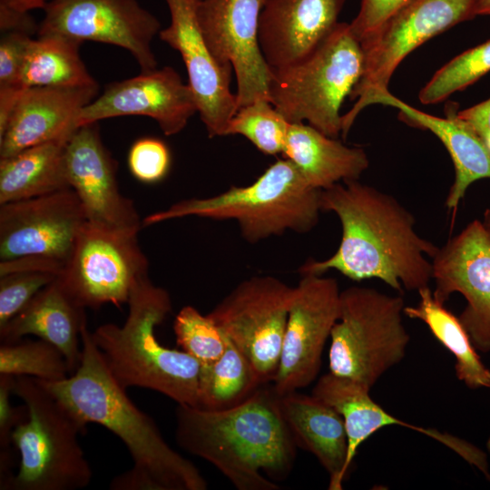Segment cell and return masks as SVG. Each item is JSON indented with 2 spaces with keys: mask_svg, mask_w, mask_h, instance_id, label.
Instances as JSON below:
<instances>
[{
  "mask_svg": "<svg viewBox=\"0 0 490 490\" xmlns=\"http://www.w3.org/2000/svg\"><path fill=\"white\" fill-rule=\"evenodd\" d=\"M320 204L338 218L341 240L329 258L301 266V275L335 270L356 281L378 279L399 292L429 286L427 257L438 246L416 231L414 215L394 196L355 180L321 191Z\"/></svg>",
  "mask_w": 490,
  "mask_h": 490,
  "instance_id": "6da1fadb",
  "label": "cell"
},
{
  "mask_svg": "<svg viewBox=\"0 0 490 490\" xmlns=\"http://www.w3.org/2000/svg\"><path fill=\"white\" fill-rule=\"evenodd\" d=\"M177 444L215 466L238 490H279L297 456L278 394L262 385L248 400L222 411L178 404Z\"/></svg>",
  "mask_w": 490,
  "mask_h": 490,
  "instance_id": "7a4b0ae2",
  "label": "cell"
},
{
  "mask_svg": "<svg viewBox=\"0 0 490 490\" xmlns=\"http://www.w3.org/2000/svg\"><path fill=\"white\" fill-rule=\"evenodd\" d=\"M42 383L84 423L99 424L117 436L132 458L130 470L146 481L149 490L207 489L199 469L168 445L155 422L111 375L87 324L77 370L64 380Z\"/></svg>",
  "mask_w": 490,
  "mask_h": 490,
  "instance_id": "3957f363",
  "label": "cell"
},
{
  "mask_svg": "<svg viewBox=\"0 0 490 490\" xmlns=\"http://www.w3.org/2000/svg\"><path fill=\"white\" fill-rule=\"evenodd\" d=\"M124 323H106L91 332L104 363L124 389L143 387L180 405L197 407L201 363L183 350L160 344L155 328L172 310L170 294L147 276L133 288Z\"/></svg>",
  "mask_w": 490,
  "mask_h": 490,
  "instance_id": "277c9868",
  "label": "cell"
},
{
  "mask_svg": "<svg viewBox=\"0 0 490 490\" xmlns=\"http://www.w3.org/2000/svg\"><path fill=\"white\" fill-rule=\"evenodd\" d=\"M321 191L311 187L289 159L268 167L248 186H232L209 198H191L155 211L142 227L184 217L233 220L244 240L257 243L288 230L310 231L318 223Z\"/></svg>",
  "mask_w": 490,
  "mask_h": 490,
  "instance_id": "5b68a950",
  "label": "cell"
},
{
  "mask_svg": "<svg viewBox=\"0 0 490 490\" xmlns=\"http://www.w3.org/2000/svg\"><path fill=\"white\" fill-rule=\"evenodd\" d=\"M14 395L27 407L28 417L12 433L20 454L18 471L5 490H76L93 478L79 442L87 424L51 393L41 380L15 377Z\"/></svg>",
  "mask_w": 490,
  "mask_h": 490,
  "instance_id": "8992f818",
  "label": "cell"
},
{
  "mask_svg": "<svg viewBox=\"0 0 490 490\" xmlns=\"http://www.w3.org/2000/svg\"><path fill=\"white\" fill-rule=\"evenodd\" d=\"M364 65L360 42L350 24L334 30L300 61L272 70L270 101L289 122H303L338 138L340 108L359 81Z\"/></svg>",
  "mask_w": 490,
  "mask_h": 490,
  "instance_id": "52a82bcc",
  "label": "cell"
},
{
  "mask_svg": "<svg viewBox=\"0 0 490 490\" xmlns=\"http://www.w3.org/2000/svg\"><path fill=\"white\" fill-rule=\"evenodd\" d=\"M401 295L352 286L340 292L339 316L330 333L329 372L370 388L406 356L410 336Z\"/></svg>",
  "mask_w": 490,
  "mask_h": 490,
  "instance_id": "ba28073f",
  "label": "cell"
},
{
  "mask_svg": "<svg viewBox=\"0 0 490 490\" xmlns=\"http://www.w3.org/2000/svg\"><path fill=\"white\" fill-rule=\"evenodd\" d=\"M479 0H410L377 32L360 42L363 73L349 94L356 100L342 114L341 136L346 139L359 113L378 94L401 62L432 37L476 16Z\"/></svg>",
  "mask_w": 490,
  "mask_h": 490,
  "instance_id": "9c48e42d",
  "label": "cell"
},
{
  "mask_svg": "<svg viewBox=\"0 0 490 490\" xmlns=\"http://www.w3.org/2000/svg\"><path fill=\"white\" fill-rule=\"evenodd\" d=\"M137 235L86 221L57 277L63 288L84 309L127 304L136 284L149 276Z\"/></svg>",
  "mask_w": 490,
  "mask_h": 490,
  "instance_id": "30bf717a",
  "label": "cell"
},
{
  "mask_svg": "<svg viewBox=\"0 0 490 490\" xmlns=\"http://www.w3.org/2000/svg\"><path fill=\"white\" fill-rule=\"evenodd\" d=\"M294 287L272 276L239 283L208 316L249 358L262 384L279 368Z\"/></svg>",
  "mask_w": 490,
  "mask_h": 490,
  "instance_id": "8fae6325",
  "label": "cell"
},
{
  "mask_svg": "<svg viewBox=\"0 0 490 490\" xmlns=\"http://www.w3.org/2000/svg\"><path fill=\"white\" fill-rule=\"evenodd\" d=\"M44 13L38 35L115 45L132 54L141 72L157 68L152 44L161 23L139 0H52Z\"/></svg>",
  "mask_w": 490,
  "mask_h": 490,
  "instance_id": "7c38bea8",
  "label": "cell"
},
{
  "mask_svg": "<svg viewBox=\"0 0 490 490\" xmlns=\"http://www.w3.org/2000/svg\"><path fill=\"white\" fill-rule=\"evenodd\" d=\"M294 287L278 372L272 388L278 395L297 391L317 377L327 340L339 316L337 280L305 274Z\"/></svg>",
  "mask_w": 490,
  "mask_h": 490,
  "instance_id": "4fadbf2b",
  "label": "cell"
},
{
  "mask_svg": "<svg viewBox=\"0 0 490 490\" xmlns=\"http://www.w3.org/2000/svg\"><path fill=\"white\" fill-rule=\"evenodd\" d=\"M265 0H198L197 18L216 59L230 65L237 80L238 107L270 101L272 70L259 43V22Z\"/></svg>",
  "mask_w": 490,
  "mask_h": 490,
  "instance_id": "5bb4252c",
  "label": "cell"
},
{
  "mask_svg": "<svg viewBox=\"0 0 490 490\" xmlns=\"http://www.w3.org/2000/svg\"><path fill=\"white\" fill-rule=\"evenodd\" d=\"M434 298L445 304L460 293L466 306L459 319L477 351L490 352V236L474 220L431 259Z\"/></svg>",
  "mask_w": 490,
  "mask_h": 490,
  "instance_id": "9a60e30c",
  "label": "cell"
},
{
  "mask_svg": "<svg viewBox=\"0 0 490 490\" xmlns=\"http://www.w3.org/2000/svg\"><path fill=\"white\" fill-rule=\"evenodd\" d=\"M87 221L73 189L0 205V260L40 256L68 261Z\"/></svg>",
  "mask_w": 490,
  "mask_h": 490,
  "instance_id": "2e32d148",
  "label": "cell"
},
{
  "mask_svg": "<svg viewBox=\"0 0 490 490\" xmlns=\"http://www.w3.org/2000/svg\"><path fill=\"white\" fill-rule=\"evenodd\" d=\"M170 24L162 29V41L180 53L188 74V84L209 137L225 136L227 126L239 110L230 90L232 66L220 64L209 48L197 18L198 0H165Z\"/></svg>",
  "mask_w": 490,
  "mask_h": 490,
  "instance_id": "e0dca14e",
  "label": "cell"
},
{
  "mask_svg": "<svg viewBox=\"0 0 490 490\" xmlns=\"http://www.w3.org/2000/svg\"><path fill=\"white\" fill-rule=\"evenodd\" d=\"M198 113L193 93L171 66L113 82L84 106L77 126L109 118L139 115L154 120L162 132L172 136L181 132Z\"/></svg>",
  "mask_w": 490,
  "mask_h": 490,
  "instance_id": "ac0fdd59",
  "label": "cell"
},
{
  "mask_svg": "<svg viewBox=\"0 0 490 490\" xmlns=\"http://www.w3.org/2000/svg\"><path fill=\"white\" fill-rule=\"evenodd\" d=\"M97 123L80 126L67 141L64 159L69 186L87 221L139 232L142 220L133 201L119 190L116 163L103 143Z\"/></svg>",
  "mask_w": 490,
  "mask_h": 490,
  "instance_id": "d6986e66",
  "label": "cell"
},
{
  "mask_svg": "<svg viewBox=\"0 0 490 490\" xmlns=\"http://www.w3.org/2000/svg\"><path fill=\"white\" fill-rule=\"evenodd\" d=\"M370 389L361 382L328 372L318 379L311 392L332 407L344 420L348 436L347 474L358 447L368 437L386 426H400L437 441L490 479L487 456L482 449L450 433L410 424L394 416L371 397Z\"/></svg>",
  "mask_w": 490,
  "mask_h": 490,
  "instance_id": "ffe728a7",
  "label": "cell"
},
{
  "mask_svg": "<svg viewBox=\"0 0 490 490\" xmlns=\"http://www.w3.org/2000/svg\"><path fill=\"white\" fill-rule=\"evenodd\" d=\"M346 0H265L259 43L271 69L293 64L334 30Z\"/></svg>",
  "mask_w": 490,
  "mask_h": 490,
  "instance_id": "44dd1931",
  "label": "cell"
},
{
  "mask_svg": "<svg viewBox=\"0 0 490 490\" xmlns=\"http://www.w3.org/2000/svg\"><path fill=\"white\" fill-rule=\"evenodd\" d=\"M99 85L77 88L32 87L22 93L0 136V158L70 137L79 128L82 109L98 94Z\"/></svg>",
  "mask_w": 490,
  "mask_h": 490,
  "instance_id": "7402d4cb",
  "label": "cell"
},
{
  "mask_svg": "<svg viewBox=\"0 0 490 490\" xmlns=\"http://www.w3.org/2000/svg\"><path fill=\"white\" fill-rule=\"evenodd\" d=\"M376 103L397 108L405 122L431 132L444 144L455 167V179L446 199L449 211L457 208L472 183L490 179V150L473 128L457 115L456 105L447 106L446 117L442 118L410 106L389 91L376 96L371 105Z\"/></svg>",
  "mask_w": 490,
  "mask_h": 490,
  "instance_id": "603a6c76",
  "label": "cell"
},
{
  "mask_svg": "<svg viewBox=\"0 0 490 490\" xmlns=\"http://www.w3.org/2000/svg\"><path fill=\"white\" fill-rule=\"evenodd\" d=\"M86 323L85 309L63 288L56 278L3 328L1 343L17 341L34 335L55 346L64 356L70 376L82 358V330Z\"/></svg>",
  "mask_w": 490,
  "mask_h": 490,
  "instance_id": "cb8c5ba5",
  "label": "cell"
},
{
  "mask_svg": "<svg viewBox=\"0 0 490 490\" xmlns=\"http://www.w3.org/2000/svg\"><path fill=\"white\" fill-rule=\"evenodd\" d=\"M278 400L297 447L315 456L329 476V490H341L348 475V436L342 416L312 394L291 391L278 395Z\"/></svg>",
  "mask_w": 490,
  "mask_h": 490,
  "instance_id": "d4e9b609",
  "label": "cell"
},
{
  "mask_svg": "<svg viewBox=\"0 0 490 490\" xmlns=\"http://www.w3.org/2000/svg\"><path fill=\"white\" fill-rule=\"evenodd\" d=\"M313 188L323 191L359 180L369 161L360 147H349L309 124L290 122L283 151Z\"/></svg>",
  "mask_w": 490,
  "mask_h": 490,
  "instance_id": "484cf974",
  "label": "cell"
},
{
  "mask_svg": "<svg viewBox=\"0 0 490 490\" xmlns=\"http://www.w3.org/2000/svg\"><path fill=\"white\" fill-rule=\"evenodd\" d=\"M70 137L0 158V205L70 188L64 159Z\"/></svg>",
  "mask_w": 490,
  "mask_h": 490,
  "instance_id": "4316f807",
  "label": "cell"
},
{
  "mask_svg": "<svg viewBox=\"0 0 490 490\" xmlns=\"http://www.w3.org/2000/svg\"><path fill=\"white\" fill-rule=\"evenodd\" d=\"M417 293L418 302L416 306H405L404 315L424 322L454 356L458 380L471 389L490 388V369L481 360L459 318L434 298L429 286Z\"/></svg>",
  "mask_w": 490,
  "mask_h": 490,
  "instance_id": "83f0119b",
  "label": "cell"
},
{
  "mask_svg": "<svg viewBox=\"0 0 490 490\" xmlns=\"http://www.w3.org/2000/svg\"><path fill=\"white\" fill-rule=\"evenodd\" d=\"M81 44L58 34H41L32 38L21 74V86L24 89L98 86L81 59Z\"/></svg>",
  "mask_w": 490,
  "mask_h": 490,
  "instance_id": "f1b7e54d",
  "label": "cell"
},
{
  "mask_svg": "<svg viewBox=\"0 0 490 490\" xmlns=\"http://www.w3.org/2000/svg\"><path fill=\"white\" fill-rule=\"evenodd\" d=\"M226 339L221 357L201 365L199 408L208 411L232 408L248 400L264 385L249 358L227 337Z\"/></svg>",
  "mask_w": 490,
  "mask_h": 490,
  "instance_id": "f546056e",
  "label": "cell"
},
{
  "mask_svg": "<svg viewBox=\"0 0 490 490\" xmlns=\"http://www.w3.org/2000/svg\"><path fill=\"white\" fill-rule=\"evenodd\" d=\"M64 267L57 260L40 256L0 260V328L52 283Z\"/></svg>",
  "mask_w": 490,
  "mask_h": 490,
  "instance_id": "4dcf8cb0",
  "label": "cell"
},
{
  "mask_svg": "<svg viewBox=\"0 0 490 490\" xmlns=\"http://www.w3.org/2000/svg\"><path fill=\"white\" fill-rule=\"evenodd\" d=\"M0 374L27 376L45 382H57L70 376L67 361L53 344L21 338L1 343Z\"/></svg>",
  "mask_w": 490,
  "mask_h": 490,
  "instance_id": "1f68e13d",
  "label": "cell"
},
{
  "mask_svg": "<svg viewBox=\"0 0 490 490\" xmlns=\"http://www.w3.org/2000/svg\"><path fill=\"white\" fill-rule=\"evenodd\" d=\"M289 123L266 99L239 108L230 121L226 135H242L265 154L283 153Z\"/></svg>",
  "mask_w": 490,
  "mask_h": 490,
  "instance_id": "d6a6232c",
  "label": "cell"
},
{
  "mask_svg": "<svg viewBox=\"0 0 490 490\" xmlns=\"http://www.w3.org/2000/svg\"><path fill=\"white\" fill-rule=\"evenodd\" d=\"M490 72V40L456 55L439 70L420 90L419 101L424 104L445 101Z\"/></svg>",
  "mask_w": 490,
  "mask_h": 490,
  "instance_id": "836d02e7",
  "label": "cell"
},
{
  "mask_svg": "<svg viewBox=\"0 0 490 490\" xmlns=\"http://www.w3.org/2000/svg\"><path fill=\"white\" fill-rule=\"evenodd\" d=\"M173 330L177 344L201 365L216 361L225 351V335L208 314L202 315L192 306L178 312Z\"/></svg>",
  "mask_w": 490,
  "mask_h": 490,
  "instance_id": "e575fe53",
  "label": "cell"
},
{
  "mask_svg": "<svg viewBox=\"0 0 490 490\" xmlns=\"http://www.w3.org/2000/svg\"><path fill=\"white\" fill-rule=\"evenodd\" d=\"M15 377L0 374V489L4 490L14 474L11 452L12 433L15 426L28 417L27 407L11 403Z\"/></svg>",
  "mask_w": 490,
  "mask_h": 490,
  "instance_id": "d590c367",
  "label": "cell"
},
{
  "mask_svg": "<svg viewBox=\"0 0 490 490\" xmlns=\"http://www.w3.org/2000/svg\"><path fill=\"white\" fill-rule=\"evenodd\" d=\"M171 152L160 139L143 137L131 146L127 163L132 175L143 183H156L163 180L171 168Z\"/></svg>",
  "mask_w": 490,
  "mask_h": 490,
  "instance_id": "8d00e7d4",
  "label": "cell"
},
{
  "mask_svg": "<svg viewBox=\"0 0 490 490\" xmlns=\"http://www.w3.org/2000/svg\"><path fill=\"white\" fill-rule=\"evenodd\" d=\"M1 34L0 88L22 87L21 74L27 47L33 35L22 31H7Z\"/></svg>",
  "mask_w": 490,
  "mask_h": 490,
  "instance_id": "74e56055",
  "label": "cell"
},
{
  "mask_svg": "<svg viewBox=\"0 0 490 490\" xmlns=\"http://www.w3.org/2000/svg\"><path fill=\"white\" fill-rule=\"evenodd\" d=\"M410 0H361L350 27L359 42L377 32Z\"/></svg>",
  "mask_w": 490,
  "mask_h": 490,
  "instance_id": "f35d334b",
  "label": "cell"
},
{
  "mask_svg": "<svg viewBox=\"0 0 490 490\" xmlns=\"http://www.w3.org/2000/svg\"><path fill=\"white\" fill-rule=\"evenodd\" d=\"M457 115L466 121L490 150V97L464 110Z\"/></svg>",
  "mask_w": 490,
  "mask_h": 490,
  "instance_id": "ab89813d",
  "label": "cell"
},
{
  "mask_svg": "<svg viewBox=\"0 0 490 490\" xmlns=\"http://www.w3.org/2000/svg\"><path fill=\"white\" fill-rule=\"evenodd\" d=\"M24 91V89L19 86L0 88V136L5 131Z\"/></svg>",
  "mask_w": 490,
  "mask_h": 490,
  "instance_id": "60d3db41",
  "label": "cell"
},
{
  "mask_svg": "<svg viewBox=\"0 0 490 490\" xmlns=\"http://www.w3.org/2000/svg\"><path fill=\"white\" fill-rule=\"evenodd\" d=\"M52 0H0V9L29 14L36 9L44 10Z\"/></svg>",
  "mask_w": 490,
  "mask_h": 490,
  "instance_id": "b9f144b4",
  "label": "cell"
},
{
  "mask_svg": "<svg viewBox=\"0 0 490 490\" xmlns=\"http://www.w3.org/2000/svg\"><path fill=\"white\" fill-rule=\"evenodd\" d=\"M477 15H490V0H479L476 10Z\"/></svg>",
  "mask_w": 490,
  "mask_h": 490,
  "instance_id": "7bdbcfd3",
  "label": "cell"
},
{
  "mask_svg": "<svg viewBox=\"0 0 490 490\" xmlns=\"http://www.w3.org/2000/svg\"><path fill=\"white\" fill-rule=\"evenodd\" d=\"M482 223L486 230L488 235L490 236V208L485 210L483 213Z\"/></svg>",
  "mask_w": 490,
  "mask_h": 490,
  "instance_id": "ee69618b",
  "label": "cell"
}]
</instances>
